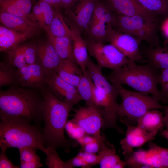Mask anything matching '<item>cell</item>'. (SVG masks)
Masks as SVG:
<instances>
[{"instance_id":"obj_13","label":"cell","mask_w":168,"mask_h":168,"mask_svg":"<svg viewBox=\"0 0 168 168\" xmlns=\"http://www.w3.org/2000/svg\"><path fill=\"white\" fill-rule=\"evenodd\" d=\"M47 85L59 98L73 105L82 100L76 87L61 78L53 72L49 74Z\"/></svg>"},{"instance_id":"obj_37","label":"cell","mask_w":168,"mask_h":168,"mask_svg":"<svg viewBox=\"0 0 168 168\" xmlns=\"http://www.w3.org/2000/svg\"><path fill=\"white\" fill-rule=\"evenodd\" d=\"M65 129L69 137L76 141L87 134L84 130L72 119L67 121Z\"/></svg>"},{"instance_id":"obj_30","label":"cell","mask_w":168,"mask_h":168,"mask_svg":"<svg viewBox=\"0 0 168 168\" xmlns=\"http://www.w3.org/2000/svg\"><path fill=\"white\" fill-rule=\"evenodd\" d=\"M149 151L143 149L133 152L125 157L126 166L131 168H150Z\"/></svg>"},{"instance_id":"obj_2","label":"cell","mask_w":168,"mask_h":168,"mask_svg":"<svg viewBox=\"0 0 168 168\" xmlns=\"http://www.w3.org/2000/svg\"><path fill=\"white\" fill-rule=\"evenodd\" d=\"M43 98L34 89L11 86L0 92V119L22 118L35 124L43 120Z\"/></svg>"},{"instance_id":"obj_44","label":"cell","mask_w":168,"mask_h":168,"mask_svg":"<svg viewBox=\"0 0 168 168\" xmlns=\"http://www.w3.org/2000/svg\"><path fill=\"white\" fill-rule=\"evenodd\" d=\"M5 150H1L0 154V168H19L20 167L12 164L7 157Z\"/></svg>"},{"instance_id":"obj_1","label":"cell","mask_w":168,"mask_h":168,"mask_svg":"<svg viewBox=\"0 0 168 168\" xmlns=\"http://www.w3.org/2000/svg\"><path fill=\"white\" fill-rule=\"evenodd\" d=\"M41 91L44 124L42 131L44 145L45 147H51L56 149L62 148L69 152L71 147H76L77 144V142L67 139L64 134L67 119L74 105L59 98L49 87H45Z\"/></svg>"},{"instance_id":"obj_18","label":"cell","mask_w":168,"mask_h":168,"mask_svg":"<svg viewBox=\"0 0 168 168\" xmlns=\"http://www.w3.org/2000/svg\"><path fill=\"white\" fill-rule=\"evenodd\" d=\"M96 0H80L73 12L69 13L73 23L81 31L86 29L92 18Z\"/></svg>"},{"instance_id":"obj_43","label":"cell","mask_w":168,"mask_h":168,"mask_svg":"<svg viewBox=\"0 0 168 168\" xmlns=\"http://www.w3.org/2000/svg\"><path fill=\"white\" fill-rule=\"evenodd\" d=\"M81 152L84 159L88 164L89 167L93 165L100 164V159L98 155H96L95 153L85 152Z\"/></svg>"},{"instance_id":"obj_50","label":"cell","mask_w":168,"mask_h":168,"mask_svg":"<svg viewBox=\"0 0 168 168\" xmlns=\"http://www.w3.org/2000/svg\"><path fill=\"white\" fill-rule=\"evenodd\" d=\"M75 0H61L62 5L65 7L71 6L74 3Z\"/></svg>"},{"instance_id":"obj_24","label":"cell","mask_w":168,"mask_h":168,"mask_svg":"<svg viewBox=\"0 0 168 168\" xmlns=\"http://www.w3.org/2000/svg\"><path fill=\"white\" fill-rule=\"evenodd\" d=\"M48 35V41L52 45L62 60L73 58V44L71 37H55L49 34Z\"/></svg>"},{"instance_id":"obj_42","label":"cell","mask_w":168,"mask_h":168,"mask_svg":"<svg viewBox=\"0 0 168 168\" xmlns=\"http://www.w3.org/2000/svg\"><path fill=\"white\" fill-rule=\"evenodd\" d=\"M70 168L75 167H81L82 168H89L88 164L86 162L83 158L81 152L73 158L67 161Z\"/></svg>"},{"instance_id":"obj_35","label":"cell","mask_w":168,"mask_h":168,"mask_svg":"<svg viewBox=\"0 0 168 168\" xmlns=\"http://www.w3.org/2000/svg\"><path fill=\"white\" fill-rule=\"evenodd\" d=\"M44 153L47 156L46 164L49 168H70L67 161L64 162L59 157L56 149L51 147L46 148Z\"/></svg>"},{"instance_id":"obj_33","label":"cell","mask_w":168,"mask_h":168,"mask_svg":"<svg viewBox=\"0 0 168 168\" xmlns=\"http://www.w3.org/2000/svg\"><path fill=\"white\" fill-rule=\"evenodd\" d=\"M145 9L158 16H168V0H136Z\"/></svg>"},{"instance_id":"obj_6","label":"cell","mask_w":168,"mask_h":168,"mask_svg":"<svg viewBox=\"0 0 168 168\" xmlns=\"http://www.w3.org/2000/svg\"><path fill=\"white\" fill-rule=\"evenodd\" d=\"M118 85L121 97L118 113L120 120L137 121L149 110L165 108L166 106L161 105L159 101L152 96L127 89L122 85Z\"/></svg>"},{"instance_id":"obj_20","label":"cell","mask_w":168,"mask_h":168,"mask_svg":"<svg viewBox=\"0 0 168 168\" xmlns=\"http://www.w3.org/2000/svg\"><path fill=\"white\" fill-rule=\"evenodd\" d=\"M56 72L63 79L76 87L83 74L73 58L62 60Z\"/></svg>"},{"instance_id":"obj_23","label":"cell","mask_w":168,"mask_h":168,"mask_svg":"<svg viewBox=\"0 0 168 168\" xmlns=\"http://www.w3.org/2000/svg\"><path fill=\"white\" fill-rule=\"evenodd\" d=\"M137 122L138 126L148 132H158L164 127L163 114L158 109L147 111Z\"/></svg>"},{"instance_id":"obj_41","label":"cell","mask_w":168,"mask_h":168,"mask_svg":"<svg viewBox=\"0 0 168 168\" xmlns=\"http://www.w3.org/2000/svg\"><path fill=\"white\" fill-rule=\"evenodd\" d=\"M32 16L40 26L47 32L48 29L46 25L43 15L38 3L34 6L32 10Z\"/></svg>"},{"instance_id":"obj_15","label":"cell","mask_w":168,"mask_h":168,"mask_svg":"<svg viewBox=\"0 0 168 168\" xmlns=\"http://www.w3.org/2000/svg\"><path fill=\"white\" fill-rule=\"evenodd\" d=\"M62 59L48 41L37 44L36 63L41 65L49 74L56 72Z\"/></svg>"},{"instance_id":"obj_9","label":"cell","mask_w":168,"mask_h":168,"mask_svg":"<svg viewBox=\"0 0 168 168\" xmlns=\"http://www.w3.org/2000/svg\"><path fill=\"white\" fill-rule=\"evenodd\" d=\"M75 112L72 120L82 127L87 134L92 136L98 140L100 150L108 147L100 135L104 121L100 111L94 107L87 106L80 107L75 110Z\"/></svg>"},{"instance_id":"obj_36","label":"cell","mask_w":168,"mask_h":168,"mask_svg":"<svg viewBox=\"0 0 168 168\" xmlns=\"http://www.w3.org/2000/svg\"><path fill=\"white\" fill-rule=\"evenodd\" d=\"M8 63L17 69L27 65L21 45L17 46L7 52Z\"/></svg>"},{"instance_id":"obj_51","label":"cell","mask_w":168,"mask_h":168,"mask_svg":"<svg viewBox=\"0 0 168 168\" xmlns=\"http://www.w3.org/2000/svg\"><path fill=\"white\" fill-rule=\"evenodd\" d=\"M161 135L168 141V129H166L162 131Z\"/></svg>"},{"instance_id":"obj_7","label":"cell","mask_w":168,"mask_h":168,"mask_svg":"<svg viewBox=\"0 0 168 168\" xmlns=\"http://www.w3.org/2000/svg\"><path fill=\"white\" fill-rule=\"evenodd\" d=\"M116 14V22L114 28L144 41L149 46H159L157 34V19H152L140 16H128Z\"/></svg>"},{"instance_id":"obj_39","label":"cell","mask_w":168,"mask_h":168,"mask_svg":"<svg viewBox=\"0 0 168 168\" xmlns=\"http://www.w3.org/2000/svg\"><path fill=\"white\" fill-rule=\"evenodd\" d=\"M25 59L27 65L36 63L37 58V44L21 45Z\"/></svg>"},{"instance_id":"obj_49","label":"cell","mask_w":168,"mask_h":168,"mask_svg":"<svg viewBox=\"0 0 168 168\" xmlns=\"http://www.w3.org/2000/svg\"><path fill=\"white\" fill-rule=\"evenodd\" d=\"M165 114L163 116L164 125L166 129H168V104L165 107Z\"/></svg>"},{"instance_id":"obj_29","label":"cell","mask_w":168,"mask_h":168,"mask_svg":"<svg viewBox=\"0 0 168 168\" xmlns=\"http://www.w3.org/2000/svg\"><path fill=\"white\" fill-rule=\"evenodd\" d=\"M91 21H100L110 25L114 28L116 24V14L107 4L96 1Z\"/></svg>"},{"instance_id":"obj_32","label":"cell","mask_w":168,"mask_h":168,"mask_svg":"<svg viewBox=\"0 0 168 168\" xmlns=\"http://www.w3.org/2000/svg\"><path fill=\"white\" fill-rule=\"evenodd\" d=\"M9 63H0V86L18 85L17 69Z\"/></svg>"},{"instance_id":"obj_8","label":"cell","mask_w":168,"mask_h":168,"mask_svg":"<svg viewBox=\"0 0 168 168\" xmlns=\"http://www.w3.org/2000/svg\"><path fill=\"white\" fill-rule=\"evenodd\" d=\"M88 52L97 61V64L114 70L128 64L132 61L128 59L111 44L92 40L86 41Z\"/></svg>"},{"instance_id":"obj_17","label":"cell","mask_w":168,"mask_h":168,"mask_svg":"<svg viewBox=\"0 0 168 168\" xmlns=\"http://www.w3.org/2000/svg\"><path fill=\"white\" fill-rule=\"evenodd\" d=\"M35 33L22 32L0 25V51L8 52L13 48L33 36Z\"/></svg>"},{"instance_id":"obj_27","label":"cell","mask_w":168,"mask_h":168,"mask_svg":"<svg viewBox=\"0 0 168 168\" xmlns=\"http://www.w3.org/2000/svg\"><path fill=\"white\" fill-rule=\"evenodd\" d=\"M151 168H168V149L152 142L149 143Z\"/></svg>"},{"instance_id":"obj_45","label":"cell","mask_w":168,"mask_h":168,"mask_svg":"<svg viewBox=\"0 0 168 168\" xmlns=\"http://www.w3.org/2000/svg\"><path fill=\"white\" fill-rule=\"evenodd\" d=\"M84 151L93 153L99 152L100 150V144L98 141L86 144L83 147Z\"/></svg>"},{"instance_id":"obj_5","label":"cell","mask_w":168,"mask_h":168,"mask_svg":"<svg viewBox=\"0 0 168 168\" xmlns=\"http://www.w3.org/2000/svg\"><path fill=\"white\" fill-rule=\"evenodd\" d=\"M160 73L148 63L138 65L132 62L104 76L112 84L128 85L137 91L150 94L161 101L158 88Z\"/></svg>"},{"instance_id":"obj_40","label":"cell","mask_w":168,"mask_h":168,"mask_svg":"<svg viewBox=\"0 0 168 168\" xmlns=\"http://www.w3.org/2000/svg\"><path fill=\"white\" fill-rule=\"evenodd\" d=\"M38 3L39 5L43 14L45 23L48 29L47 32L50 25L54 17V10L52 6L47 3L39 0Z\"/></svg>"},{"instance_id":"obj_47","label":"cell","mask_w":168,"mask_h":168,"mask_svg":"<svg viewBox=\"0 0 168 168\" xmlns=\"http://www.w3.org/2000/svg\"><path fill=\"white\" fill-rule=\"evenodd\" d=\"M161 29L163 35L168 42V16L162 22Z\"/></svg>"},{"instance_id":"obj_31","label":"cell","mask_w":168,"mask_h":168,"mask_svg":"<svg viewBox=\"0 0 168 168\" xmlns=\"http://www.w3.org/2000/svg\"><path fill=\"white\" fill-rule=\"evenodd\" d=\"M36 149L32 148L24 147L19 149L21 168H37L43 166L40 158L36 153Z\"/></svg>"},{"instance_id":"obj_11","label":"cell","mask_w":168,"mask_h":168,"mask_svg":"<svg viewBox=\"0 0 168 168\" xmlns=\"http://www.w3.org/2000/svg\"><path fill=\"white\" fill-rule=\"evenodd\" d=\"M48 75L45 70L37 63L27 65L17 69L18 85L41 90L47 86Z\"/></svg>"},{"instance_id":"obj_21","label":"cell","mask_w":168,"mask_h":168,"mask_svg":"<svg viewBox=\"0 0 168 168\" xmlns=\"http://www.w3.org/2000/svg\"><path fill=\"white\" fill-rule=\"evenodd\" d=\"M0 21L2 25L12 30L22 32L35 33L36 23L23 17L0 12Z\"/></svg>"},{"instance_id":"obj_22","label":"cell","mask_w":168,"mask_h":168,"mask_svg":"<svg viewBox=\"0 0 168 168\" xmlns=\"http://www.w3.org/2000/svg\"><path fill=\"white\" fill-rule=\"evenodd\" d=\"M32 7L31 0H0V12L23 17L35 23L30 18L35 21L30 16Z\"/></svg>"},{"instance_id":"obj_19","label":"cell","mask_w":168,"mask_h":168,"mask_svg":"<svg viewBox=\"0 0 168 168\" xmlns=\"http://www.w3.org/2000/svg\"><path fill=\"white\" fill-rule=\"evenodd\" d=\"M147 63L160 71L168 69V46H149L142 53Z\"/></svg>"},{"instance_id":"obj_12","label":"cell","mask_w":168,"mask_h":168,"mask_svg":"<svg viewBox=\"0 0 168 168\" xmlns=\"http://www.w3.org/2000/svg\"><path fill=\"white\" fill-rule=\"evenodd\" d=\"M127 126L125 137L120 142L123 154L125 156L133 152V148L143 145L154 139L158 132L146 131L137 125L131 126L124 121H121Z\"/></svg>"},{"instance_id":"obj_10","label":"cell","mask_w":168,"mask_h":168,"mask_svg":"<svg viewBox=\"0 0 168 168\" xmlns=\"http://www.w3.org/2000/svg\"><path fill=\"white\" fill-rule=\"evenodd\" d=\"M106 41L131 61L141 63L146 61L140 48L141 41L131 35L117 30L109 25H108Z\"/></svg>"},{"instance_id":"obj_48","label":"cell","mask_w":168,"mask_h":168,"mask_svg":"<svg viewBox=\"0 0 168 168\" xmlns=\"http://www.w3.org/2000/svg\"><path fill=\"white\" fill-rule=\"evenodd\" d=\"M47 3L52 6L58 8L60 6H62L61 0H39Z\"/></svg>"},{"instance_id":"obj_46","label":"cell","mask_w":168,"mask_h":168,"mask_svg":"<svg viewBox=\"0 0 168 168\" xmlns=\"http://www.w3.org/2000/svg\"><path fill=\"white\" fill-rule=\"evenodd\" d=\"M76 141L79 144L81 145L82 147L86 144L96 141H98L99 142L96 137L92 136H90L88 134H86Z\"/></svg>"},{"instance_id":"obj_38","label":"cell","mask_w":168,"mask_h":168,"mask_svg":"<svg viewBox=\"0 0 168 168\" xmlns=\"http://www.w3.org/2000/svg\"><path fill=\"white\" fill-rule=\"evenodd\" d=\"M161 101L168 104V69L161 71L159 78Z\"/></svg>"},{"instance_id":"obj_34","label":"cell","mask_w":168,"mask_h":168,"mask_svg":"<svg viewBox=\"0 0 168 168\" xmlns=\"http://www.w3.org/2000/svg\"><path fill=\"white\" fill-rule=\"evenodd\" d=\"M108 25L100 21H91L86 29L91 40L102 42L106 41Z\"/></svg>"},{"instance_id":"obj_3","label":"cell","mask_w":168,"mask_h":168,"mask_svg":"<svg viewBox=\"0 0 168 168\" xmlns=\"http://www.w3.org/2000/svg\"><path fill=\"white\" fill-rule=\"evenodd\" d=\"M102 68L89 58L87 70L95 85L93 88L94 102L103 118L102 129L112 128L119 132L121 128L117 124L119 117V104L117 102L119 85L109 82L103 75Z\"/></svg>"},{"instance_id":"obj_28","label":"cell","mask_w":168,"mask_h":168,"mask_svg":"<svg viewBox=\"0 0 168 168\" xmlns=\"http://www.w3.org/2000/svg\"><path fill=\"white\" fill-rule=\"evenodd\" d=\"M47 33L55 37H68L72 38L70 28L66 24L63 15L59 11L58 8L54 11V17Z\"/></svg>"},{"instance_id":"obj_25","label":"cell","mask_w":168,"mask_h":168,"mask_svg":"<svg viewBox=\"0 0 168 168\" xmlns=\"http://www.w3.org/2000/svg\"><path fill=\"white\" fill-rule=\"evenodd\" d=\"M94 82L88 72L83 73L77 87L78 92L87 106L96 108L94 103L93 93Z\"/></svg>"},{"instance_id":"obj_26","label":"cell","mask_w":168,"mask_h":168,"mask_svg":"<svg viewBox=\"0 0 168 168\" xmlns=\"http://www.w3.org/2000/svg\"><path fill=\"white\" fill-rule=\"evenodd\" d=\"M98 155L100 158V167L101 168H122L125 167V161L121 160L116 154L113 147L100 150Z\"/></svg>"},{"instance_id":"obj_16","label":"cell","mask_w":168,"mask_h":168,"mask_svg":"<svg viewBox=\"0 0 168 168\" xmlns=\"http://www.w3.org/2000/svg\"><path fill=\"white\" fill-rule=\"evenodd\" d=\"M71 31V37L73 44V55L74 59L85 73L87 70V64L89 58L86 41L82 38L81 31L73 23H69Z\"/></svg>"},{"instance_id":"obj_14","label":"cell","mask_w":168,"mask_h":168,"mask_svg":"<svg viewBox=\"0 0 168 168\" xmlns=\"http://www.w3.org/2000/svg\"><path fill=\"white\" fill-rule=\"evenodd\" d=\"M106 2L107 6L115 14L157 19V15L145 9L136 0H106Z\"/></svg>"},{"instance_id":"obj_4","label":"cell","mask_w":168,"mask_h":168,"mask_svg":"<svg viewBox=\"0 0 168 168\" xmlns=\"http://www.w3.org/2000/svg\"><path fill=\"white\" fill-rule=\"evenodd\" d=\"M22 118L1 119L0 147L1 150L9 148H32L45 153L42 132L38 127Z\"/></svg>"}]
</instances>
